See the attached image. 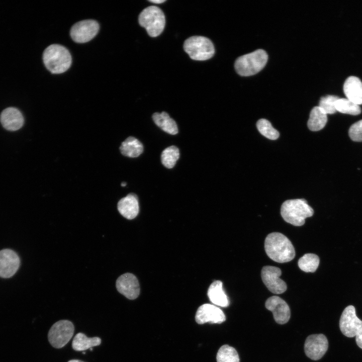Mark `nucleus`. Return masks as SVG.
Wrapping results in <instances>:
<instances>
[{
    "label": "nucleus",
    "mask_w": 362,
    "mask_h": 362,
    "mask_svg": "<svg viewBox=\"0 0 362 362\" xmlns=\"http://www.w3.org/2000/svg\"><path fill=\"white\" fill-rule=\"evenodd\" d=\"M264 249L271 259L279 263L289 262L295 256V250L292 242L279 232L267 235L264 241Z\"/></svg>",
    "instance_id": "f257e3e1"
},
{
    "label": "nucleus",
    "mask_w": 362,
    "mask_h": 362,
    "mask_svg": "<svg viewBox=\"0 0 362 362\" xmlns=\"http://www.w3.org/2000/svg\"><path fill=\"white\" fill-rule=\"evenodd\" d=\"M314 214L313 208L304 199L285 201L282 205L281 214L283 219L294 226L303 225L307 218Z\"/></svg>",
    "instance_id": "f03ea898"
},
{
    "label": "nucleus",
    "mask_w": 362,
    "mask_h": 362,
    "mask_svg": "<svg viewBox=\"0 0 362 362\" xmlns=\"http://www.w3.org/2000/svg\"><path fill=\"white\" fill-rule=\"evenodd\" d=\"M43 60L45 67L51 73L59 74L68 69L72 58L65 47L59 44H52L44 51Z\"/></svg>",
    "instance_id": "7ed1b4c3"
},
{
    "label": "nucleus",
    "mask_w": 362,
    "mask_h": 362,
    "mask_svg": "<svg viewBox=\"0 0 362 362\" xmlns=\"http://www.w3.org/2000/svg\"><path fill=\"white\" fill-rule=\"evenodd\" d=\"M268 59L266 52L259 49L239 57L234 64L237 73L241 76H250L260 71Z\"/></svg>",
    "instance_id": "20e7f679"
},
{
    "label": "nucleus",
    "mask_w": 362,
    "mask_h": 362,
    "mask_svg": "<svg viewBox=\"0 0 362 362\" xmlns=\"http://www.w3.org/2000/svg\"><path fill=\"white\" fill-rule=\"evenodd\" d=\"M138 21L140 26L145 28L148 35L153 37H157L162 33L165 24L162 11L154 6L145 8L140 13Z\"/></svg>",
    "instance_id": "39448f33"
},
{
    "label": "nucleus",
    "mask_w": 362,
    "mask_h": 362,
    "mask_svg": "<svg viewBox=\"0 0 362 362\" xmlns=\"http://www.w3.org/2000/svg\"><path fill=\"white\" fill-rule=\"evenodd\" d=\"M339 328L345 336L351 338L355 336L357 346L362 349V321L357 317L353 306H347L342 312Z\"/></svg>",
    "instance_id": "423d86ee"
},
{
    "label": "nucleus",
    "mask_w": 362,
    "mask_h": 362,
    "mask_svg": "<svg viewBox=\"0 0 362 362\" xmlns=\"http://www.w3.org/2000/svg\"><path fill=\"white\" fill-rule=\"evenodd\" d=\"M184 48L190 58L195 60H206L214 54L215 49L212 41L205 37L192 36L185 40Z\"/></svg>",
    "instance_id": "0eeeda50"
},
{
    "label": "nucleus",
    "mask_w": 362,
    "mask_h": 362,
    "mask_svg": "<svg viewBox=\"0 0 362 362\" xmlns=\"http://www.w3.org/2000/svg\"><path fill=\"white\" fill-rule=\"evenodd\" d=\"M74 330L72 323L67 320H61L55 323L48 333V339L51 345L60 348L64 346L72 338Z\"/></svg>",
    "instance_id": "6e6552de"
},
{
    "label": "nucleus",
    "mask_w": 362,
    "mask_h": 362,
    "mask_svg": "<svg viewBox=\"0 0 362 362\" xmlns=\"http://www.w3.org/2000/svg\"><path fill=\"white\" fill-rule=\"evenodd\" d=\"M99 30L98 23L94 20H85L79 21L72 26L70 35L76 43H83L94 38Z\"/></svg>",
    "instance_id": "1a4fd4ad"
},
{
    "label": "nucleus",
    "mask_w": 362,
    "mask_h": 362,
    "mask_svg": "<svg viewBox=\"0 0 362 362\" xmlns=\"http://www.w3.org/2000/svg\"><path fill=\"white\" fill-rule=\"evenodd\" d=\"M281 275V269L276 266L267 265L261 269V279L268 290L274 294H282L287 290L286 283L280 278Z\"/></svg>",
    "instance_id": "9d476101"
},
{
    "label": "nucleus",
    "mask_w": 362,
    "mask_h": 362,
    "mask_svg": "<svg viewBox=\"0 0 362 362\" xmlns=\"http://www.w3.org/2000/svg\"><path fill=\"white\" fill-rule=\"evenodd\" d=\"M328 347V341L323 334H312L307 337L304 344L306 355L310 359L317 360L323 357Z\"/></svg>",
    "instance_id": "9b49d317"
},
{
    "label": "nucleus",
    "mask_w": 362,
    "mask_h": 362,
    "mask_svg": "<svg viewBox=\"0 0 362 362\" xmlns=\"http://www.w3.org/2000/svg\"><path fill=\"white\" fill-rule=\"evenodd\" d=\"M195 320L199 324L207 322L211 324H220L226 320V317L223 311L219 308L212 304H205L198 308Z\"/></svg>",
    "instance_id": "f8f14e48"
},
{
    "label": "nucleus",
    "mask_w": 362,
    "mask_h": 362,
    "mask_svg": "<svg viewBox=\"0 0 362 362\" xmlns=\"http://www.w3.org/2000/svg\"><path fill=\"white\" fill-rule=\"evenodd\" d=\"M265 306L273 313L274 319L277 323L284 324L289 320L291 316L290 307L281 298L277 296L268 298L265 301Z\"/></svg>",
    "instance_id": "ddd939ff"
},
{
    "label": "nucleus",
    "mask_w": 362,
    "mask_h": 362,
    "mask_svg": "<svg viewBox=\"0 0 362 362\" xmlns=\"http://www.w3.org/2000/svg\"><path fill=\"white\" fill-rule=\"evenodd\" d=\"M118 291L130 300L136 299L140 294V286L135 275L125 273L120 276L116 281Z\"/></svg>",
    "instance_id": "4468645a"
},
{
    "label": "nucleus",
    "mask_w": 362,
    "mask_h": 362,
    "mask_svg": "<svg viewBox=\"0 0 362 362\" xmlns=\"http://www.w3.org/2000/svg\"><path fill=\"white\" fill-rule=\"evenodd\" d=\"M20 260L18 254L9 249L0 251V277L8 278L12 277L20 266Z\"/></svg>",
    "instance_id": "2eb2a0df"
},
{
    "label": "nucleus",
    "mask_w": 362,
    "mask_h": 362,
    "mask_svg": "<svg viewBox=\"0 0 362 362\" xmlns=\"http://www.w3.org/2000/svg\"><path fill=\"white\" fill-rule=\"evenodd\" d=\"M0 120L3 126L9 131H16L20 129L24 124L22 113L14 107L4 109L1 113Z\"/></svg>",
    "instance_id": "dca6fc26"
},
{
    "label": "nucleus",
    "mask_w": 362,
    "mask_h": 362,
    "mask_svg": "<svg viewBox=\"0 0 362 362\" xmlns=\"http://www.w3.org/2000/svg\"><path fill=\"white\" fill-rule=\"evenodd\" d=\"M343 89L347 99L358 105L362 104V81L358 77H348L344 81Z\"/></svg>",
    "instance_id": "f3484780"
},
{
    "label": "nucleus",
    "mask_w": 362,
    "mask_h": 362,
    "mask_svg": "<svg viewBox=\"0 0 362 362\" xmlns=\"http://www.w3.org/2000/svg\"><path fill=\"white\" fill-rule=\"evenodd\" d=\"M118 210L125 218L129 220L135 218L139 211L137 196L131 193L122 198L118 203Z\"/></svg>",
    "instance_id": "a211bd4d"
},
{
    "label": "nucleus",
    "mask_w": 362,
    "mask_h": 362,
    "mask_svg": "<svg viewBox=\"0 0 362 362\" xmlns=\"http://www.w3.org/2000/svg\"><path fill=\"white\" fill-rule=\"evenodd\" d=\"M207 294L209 300L214 304L222 307L229 306V301L223 289L221 281H215L213 282L208 289Z\"/></svg>",
    "instance_id": "6ab92c4d"
},
{
    "label": "nucleus",
    "mask_w": 362,
    "mask_h": 362,
    "mask_svg": "<svg viewBox=\"0 0 362 362\" xmlns=\"http://www.w3.org/2000/svg\"><path fill=\"white\" fill-rule=\"evenodd\" d=\"M152 118L155 125L164 132L170 135L178 133L177 124L166 112L154 113Z\"/></svg>",
    "instance_id": "aec40b11"
},
{
    "label": "nucleus",
    "mask_w": 362,
    "mask_h": 362,
    "mask_svg": "<svg viewBox=\"0 0 362 362\" xmlns=\"http://www.w3.org/2000/svg\"><path fill=\"white\" fill-rule=\"evenodd\" d=\"M142 143L134 137L130 136L126 138L120 147L121 153L129 157L139 156L143 151Z\"/></svg>",
    "instance_id": "412c9836"
},
{
    "label": "nucleus",
    "mask_w": 362,
    "mask_h": 362,
    "mask_svg": "<svg viewBox=\"0 0 362 362\" xmlns=\"http://www.w3.org/2000/svg\"><path fill=\"white\" fill-rule=\"evenodd\" d=\"M327 115L318 106L313 108L307 123L309 130L318 131L322 129L327 122Z\"/></svg>",
    "instance_id": "4be33fe9"
},
{
    "label": "nucleus",
    "mask_w": 362,
    "mask_h": 362,
    "mask_svg": "<svg viewBox=\"0 0 362 362\" xmlns=\"http://www.w3.org/2000/svg\"><path fill=\"white\" fill-rule=\"evenodd\" d=\"M101 343V339L100 337H88L82 333H78L73 338L72 347L76 351H84Z\"/></svg>",
    "instance_id": "5701e85b"
},
{
    "label": "nucleus",
    "mask_w": 362,
    "mask_h": 362,
    "mask_svg": "<svg viewBox=\"0 0 362 362\" xmlns=\"http://www.w3.org/2000/svg\"><path fill=\"white\" fill-rule=\"evenodd\" d=\"M319 262V257L316 254L306 253L299 258L298 264L302 271L306 273H314L317 269Z\"/></svg>",
    "instance_id": "b1692460"
},
{
    "label": "nucleus",
    "mask_w": 362,
    "mask_h": 362,
    "mask_svg": "<svg viewBox=\"0 0 362 362\" xmlns=\"http://www.w3.org/2000/svg\"><path fill=\"white\" fill-rule=\"evenodd\" d=\"M179 157V149L175 146L171 145L165 148L161 154V162L167 168H173Z\"/></svg>",
    "instance_id": "393cba45"
},
{
    "label": "nucleus",
    "mask_w": 362,
    "mask_h": 362,
    "mask_svg": "<svg viewBox=\"0 0 362 362\" xmlns=\"http://www.w3.org/2000/svg\"><path fill=\"white\" fill-rule=\"evenodd\" d=\"M337 111L351 115H357L361 113V109L358 105L347 98H339L335 104Z\"/></svg>",
    "instance_id": "a878e982"
},
{
    "label": "nucleus",
    "mask_w": 362,
    "mask_h": 362,
    "mask_svg": "<svg viewBox=\"0 0 362 362\" xmlns=\"http://www.w3.org/2000/svg\"><path fill=\"white\" fill-rule=\"evenodd\" d=\"M217 362H239V357L236 349L228 345H223L217 353Z\"/></svg>",
    "instance_id": "bb28decb"
},
{
    "label": "nucleus",
    "mask_w": 362,
    "mask_h": 362,
    "mask_svg": "<svg viewBox=\"0 0 362 362\" xmlns=\"http://www.w3.org/2000/svg\"><path fill=\"white\" fill-rule=\"evenodd\" d=\"M256 127L260 133L270 140H276L279 136V132L275 129L271 123L265 119H260L257 121Z\"/></svg>",
    "instance_id": "cd10ccee"
},
{
    "label": "nucleus",
    "mask_w": 362,
    "mask_h": 362,
    "mask_svg": "<svg viewBox=\"0 0 362 362\" xmlns=\"http://www.w3.org/2000/svg\"><path fill=\"white\" fill-rule=\"evenodd\" d=\"M339 98L334 95H326L320 98L318 107L326 114H333L337 111L335 104Z\"/></svg>",
    "instance_id": "c85d7f7f"
},
{
    "label": "nucleus",
    "mask_w": 362,
    "mask_h": 362,
    "mask_svg": "<svg viewBox=\"0 0 362 362\" xmlns=\"http://www.w3.org/2000/svg\"><path fill=\"white\" fill-rule=\"evenodd\" d=\"M348 134L352 140L356 142L362 141V120L355 122L350 126Z\"/></svg>",
    "instance_id": "c756f323"
},
{
    "label": "nucleus",
    "mask_w": 362,
    "mask_h": 362,
    "mask_svg": "<svg viewBox=\"0 0 362 362\" xmlns=\"http://www.w3.org/2000/svg\"><path fill=\"white\" fill-rule=\"evenodd\" d=\"M165 1V0H151L149 1V2L155 3V4H160L164 3Z\"/></svg>",
    "instance_id": "7c9ffc66"
},
{
    "label": "nucleus",
    "mask_w": 362,
    "mask_h": 362,
    "mask_svg": "<svg viewBox=\"0 0 362 362\" xmlns=\"http://www.w3.org/2000/svg\"><path fill=\"white\" fill-rule=\"evenodd\" d=\"M67 362H84V361L78 360V359H71V360H69Z\"/></svg>",
    "instance_id": "2f4dec72"
},
{
    "label": "nucleus",
    "mask_w": 362,
    "mask_h": 362,
    "mask_svg": "<svg viewBox=\"0 0 362 362\" xmlns=\"http://www.w3.org/2000/svg\"><path fill=\"white\" fill-rule=\"evenodd\" d=\"M121 186H122V187H125V186H126V183H125V182H123V183H122L121 184Z\"/></svg>",
    "instance_id": "473e14b6"
}]
</instances>
